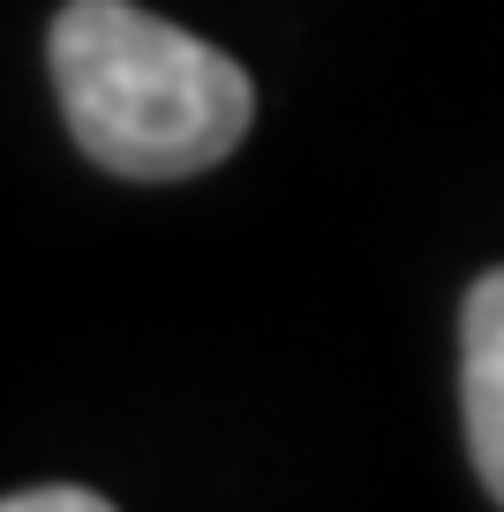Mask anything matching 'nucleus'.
Here are the masks:
<instances>
[{"mask_svg":"<svg viewBox=\"0 0 504 512\" xmlns=\"http://www.w3.org/2000/svg\"><path fill=\"white\" fill-rule=\"evenodd\" d=\"M0 512H106V497H98V490H76V482H46V490L0 497Z\"/></svg>","mask_w":504,"mask_h":512,"instance_id":"obj_3","label":"nucleus"},{"mask_svg":"<svg viewBox=\"0 0 504 512\" xmlns=\"http://www.w3.org/2000/svg\"><path fill=\"white\" fill-rule=\"evenodd\" d=\"M53 91L83 159L121 181H189L234 159L256 83L219 46L143 16L136 0H68L46 31Z\"/></svg>","mask_w":504,"mask_h":512,"instance_id":"obj_1","label":"nucleus"},{"mask_svg":"<svg viewBox=\"0 0 504 512\" xmlns=\"http://www.w3.org/2000/svg\"><path fill=\"white\" fill-rule=\"evenodd\" d=\"M459 400L474 475L504 505V272H482L459 309Z\"/></svg>","mask_w":504,"mask_h":512,"instance_id":"obj_2","label":"nucleus"}]
</instances>
